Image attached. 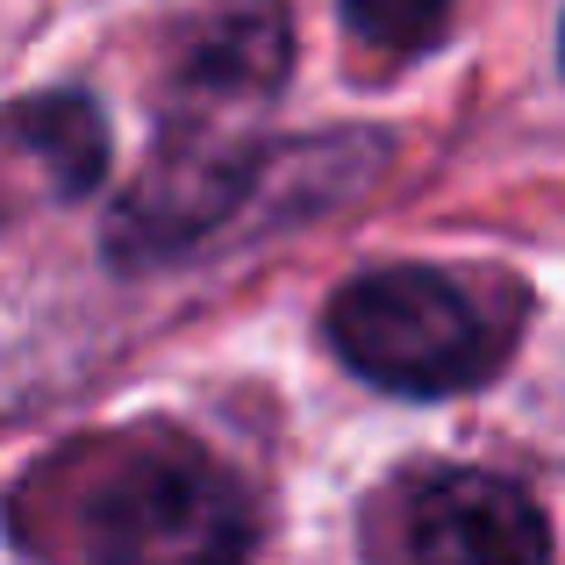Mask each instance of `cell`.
<instances>
[{"label":"cell","instance_id":"cell-1","mask_svg":"<svg viewBox=\"0 0 565 565\" xmlns=\"http://www.w3.org/2000/svg\"><path fill=\"white\" fill-rule=\"evenodd\" d=\"M36 565H250V487L180 429L79 437L14 494Z\"/></svg>","mask_w":565,"mask_h":565},{"label":"cell","instance_id":"cell-2","mask_svg":"<svg viewBox=\"0 0 565 565\" xmlns=\"http://www.w3.org/2000/svg\"><path fill=\"white\" fill-rule=\"evenodd\" d=\"M322 330H330V351L359 380L408 401L472 394L515 351L509 301L494 287L437 273V265H373V273H359L351 287H337Z\"/></svg>","mask_w":565,"mask_h":565},{"label":"cell","instance_id":"cell-3","mask_svg":"<svg viewBox=\"0 0 565 565\" xmlns=\"http://www.w3.org/2000/svg\"><path fill=\"white\" fill-rule=\"evenodd\" d=\"M222 115L230 108L186 100L180 122L158 137L151 166H143L137 186L115 201L108 244H100L115 265L186 258V250H201L207 236H222L250 201H258V186L273 180L279 151H265L258 137H236Z\"/></svg>","mask_w":565,"mask_h":565},{"label":"cell","instance_id":"cell-4","mask_svg":"<svg viewBox=\"0 0 565 565\" xmlns=\"http://www.w3.org/2000/svg\"><path fill=\"white\" fill-rule=\"evenodd\" d=\"M415 565H552V523L501 472H437L408 501Z\"/></svg>","mask_w":565,"mask_h":565},{"label":"cell","instance_id":"cell-5","mask_svg":"<svg viewBox=\"0 0 565 565\" xmlns=\"http://www.w3.org/2000/svg\"><path fill=\"white\" fill-rule=\"evenodd\" d=\"M108 180V122L86 94H22L0 108V222L79 201Z\"/></svg>","mask_w":565,"mask_h":565},{"label":"cell","instance_id":"cell-6","mask_svg":"<svg viewBox=\"0 0 565 565\" xmlns=\"http://www.w3.org/2000/svg\"><path fill=\"white\" fill-rule=\"evenodd\" d=\"M294 72L287 0H222L180 36V94L201 108H258Z\"/></svg>","mask_w":565,"mask_h":565},{"label":"cell","instance_id":"cell-7","mask_svg":"<svg viewBox=\"0 0 565 565\" xmlns=\"http://www.w3.org/2000/svg\"><path fill=\"white\" fill-rule=\"evenodd\" d=\"M344 29L365 51L386 57H423L451 29V0H344Z\"/></svg>","mask_w":565,"mask_h":565}]
</instances>
